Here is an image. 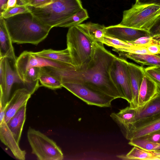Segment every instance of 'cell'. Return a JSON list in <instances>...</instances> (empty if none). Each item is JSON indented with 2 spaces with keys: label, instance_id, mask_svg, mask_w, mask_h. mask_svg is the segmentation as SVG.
<instances>
[{
  "label": "cell",
  "instance_id": "4fadbf2b",
  "mask_svg": "<svg viewBox=\"0 0 160 160\" xmlns=\"http://www.w3.org/2000/svg\"><path fill=\"white\" fill-rule=\"evenodd\" d=\"M31 95L29 91L24 87L18 89L14 92L8 102L4 117L6 123L22 106L27 102Z\"/></svg>",
  "mask_w": 160,
  "mask_h": 160
},
{
  "label": "cell",
  "instance_id": "e0dca14e",
  "mask_svg": "<svg viewBox=\"0 0 160 160\" xmlns=\"http://www.w3.org/2000/svg\"><path fill=\"white\" fill-rule=\"evenodd\" d=\"M134 123L160 114V93L143 106L136 108Z\"/></svg>",
  "mask_w": 160,
  "mask_h": 160
},
{
  "label": "cell",
  "instance_id": "d4e9b609",
  "mask_svg": "<svg viewBox=\"0 0 160 160\" xmlns=\"http://www.w3.org/2000/svg\"><path fill=\"white\" fill-rule=\"evenodd\" d=\"M125 56L142 66L148 65L160 67V56L151 54H138L129 53H125Z\"/></svg>",
  "mask_w": 160,
  "mask_h": 160
},
{
  "label": "cell",
  "instance_id": "e575fe53",
  "mask_svg": "<svg viewBox=\"0 0 160 160\" xmlns=\"http://www.w3.org/2000/svg\"><path fill=\"white\" fill-rule=\"evenodd\" d=\"M139 138L151 142L160 143V130Z\"/></svg>",
  "mask_w": 160,
  "mask_h": 160
},
{
  "label": "cell",
  "instance_id": "d590c367",
  "mask_svg": "<svg viewBox=\"0 0 160 160\" xmlns=\"http://www.w3.org/2000/svg\"><path fill=\"white\" fill-rule=\"evenodd\" d=\"M147 48L151 54L160 56V39H156L154 42Z\"/></svg>",
  "mask_w": 160,
  "mask_h": 160
},
{
  "label": "cell",
  "instance_id": "3957f363",
  "mask_svg": "<svg viewBox=\"0 0 160 160\" xmlns=\"http://www.w3.org/2000/svg\"><path fill=\"white\" fill-rule=\"evenodd\" d=\"M28 7L37 19L52 28L57 27L83 8L80 0H53L51 3L42 8Z\"/></svg>",
  "mask_w": 160,
  "mask_h": 160
},
{
  "label": "cell",
  "instance_id": "7c38bea8",
  "mask_svg": "<svg viewBox=\"0 0 160 160\" xmlns=\"http://www.w3.org/2000/svg\"><path fill=\"white\" fill-rule=\"evenodd\" d=\"M9 60L7 58H5V88L3 94H0V108L5 107L9 101L13 85L16 83H22L23 85V82L18 75L14 67L13 68L11 66Z\"/></svg>",
  "mask_w": 160,
  "mask_h": 160
},
{
  "label": "cell",
  "instance_id": "cb8c5ba5",
  "mask_svg": "<svg viewBox=\"0 0 160 160\" xmlns=\"http://www.w3.org/2000/svg\"><path fill=\"white\" fill-rule=\"evenodd\" d=\"M40 68L35 67L27 70L23 81L24 87L28 89L31 95L40 87L39 78Z\"/></svg>",
  "mask_w": 160,
  "mask_h": 160
},
{
  "label": "cell",
  "instance_id": "52a82bcc",
  "mask_svg": "<svg viewBox=\"0 0 160 160\" xmlns=\"http://www.w3.org/2000/svg\"><path fill=\"white\" fill-rule=\"evenodd\" d=\"M63 87L87 104L101 107H110L114 98L84 84L64 82Z\"/></svg>",
  "mask_w": 160,
  "mask_h": 160
},
{
  "label": "cell",
  "instance_id": "d6986e66",
  "mask_svg": "<svg viewBox=\"0 0 160 160\" xmlns=\"http://www.w3.org/2000/svg\"><path fill=\"white\" fill-rule=\"evenodd\" d=\"M27 103L22 106L7 123L16 140L19 144L26 120Z\"/></svg>",
  "mask_w": 160,
  "mask_h": 160
},
{
  "label": "cell",
  "instance_id": "6da1fadb",
  "mask_svg": "<svg viewBox=\"0 0 160 160\" xmlns=\"http://www.w3.org/2000/svg\"><path fill=\"white\" fill-rule=\"evenodd\" d=\"M117 58L106 49L103 43L97 42L92 58L86 66L78 69L53 68L51 71L62 83L84 84L115 99L122 98L110 75L111 66Z\"/></svg>",
  "mask_w": 160,
  "mask_h": 160
},
{
  "label": "cell",
  "instance_id": "f1b7e54d",
  "mask_svg": "<svg viewBox=\"0 0 160 160\" xmlns=\"http://www.w3.org/2000/svg\"><path fill=\"white\" fill-rule=\"evenodd\" d=\"M128 144L148 152L160 151V143L151 142L140 138L130 140Z\"/></svg>",
  "mask_w": 160,
  "mask_h": 160
},
{
  "label": "cell",
  "instance_id": "2e32d148",
  "mask_svg": "<svg viewBox=\"0 0 160 160\" xmlns=\"http://www.w3.org/2000/svg\"><path fill=\"white\" fill-rule=\"evenodd\" d=\"M12 42L7 28L4 19L0 17V58H7L14 65L16 58Z\"/></svg>",
  "mask_w": 160,
  "mask_h": 160
},
{
  "label": "cell",
  "instance_id": "4dcf8cb0",
  "mask_svg": "<svg viewBox=\"0 0 160 160\" xmlns=\"http://www.w3.org/2000/svg\"><path fill=\"white\" fill-rule=\"evenodd\" d=\"M145 74L157 84H160V71L155 67L149 66L144 68Z\"/></svg>",
  "mask_w": 160,
  "mask_h": 160
},
{
  "label": "cell",
  "instance_id": "9c48e42d",
  "mask_svg": "<svg viewBox=\"0 0 160 160\" xmlns=\"http://www.w3.org/2000/svg\"><path fill=\"white\" fill-rule=\"evenodd\" d=\"M128 62L125 59L117 57L111 66L110 75L122 98L126 100L130 105L132 102L133 96Z\"/></svg>",
  "mask_w": 160,
  "mask_h": 160
},
{
  "label": "cell",
  "instance_id": "60d3db41",
  "mask_svg": "<svg viewBox=\"0 0 160 160\" xmlns=\"http://www.w3.org/2000/svg\"><path fill=\"white\" fill-rule=\"evenodd\" d=\"M28 0H19L20 4L24 5Z\"/></svg>",
  "mask_w": 160,
  "mask_h": 160
},
{
  "label": "cell",
  "instance_id": "ba28073f",
  "mask_svg": "<svg viewBox=\"0 0 160 160\" xmlns=\"http://www.w3.org/2000/svg\"><path fill=\"white\" fill-rule=\"evenodd\" d=\"M13 66L23 82L26 71L32 68L52 67L61 69L75 68L72 64L39 57L36 55L34 52L26 51L20 54Z\"/></svg>",
  "mask_w": 160,
  "mask_h": 160
},
{
  "label": "cell",
  "instance_id": "ac0fdd59",
  "mask_svg": "<svg viewBox=\"0 0 160 160\" xmlns=\"http://www.w3.org/2000/svg\"><path fill=\"white\" fill-rule=\"evenodd\" d=\"M158 92L157 83L145 74L139 88L138 107L144 105Z\"/></svg>",
  "mask_w": 160,
  "mask_h": 160
},
{
  "label": "cell",
  "instance_id": "7402d4cb",
  "mask_svg": "<svg viewBox=\"0 0 160 160\" xmlns=\"http://www.w3.org/2000/svg\"><path fill=\"white\" fill-rule=\"evenodd\" d=\"M34 53L39 57L72 65L71 58L67 48L61 50H55L51 49H44Z\"/></svg>",
  "mask_w": 160,
  "mask_h": 160
},
{
  "label": "cell",
  "instance_id": "836d02e7",
  "mask_svg": "<svg viewBox=\"0 0 160 160\" xmlns=\"http://www.w3.org/2000/svg\"><path fill=\"white\" fill-rule=\"evenodd\" d=\"M53 0H28L24 4L28 7L41 8L51 3Z\"/></svg>",
  "mask_w": 160,
  "mask_h": 160
},
{
  "label": "cell",
  "instance_id": "b9f144b4",
  "mask_svg": "<svg viewBox=\"0 0 160 160\" xmlns=\"http://www.w3.org/2000/svg\"><path fill=\"white\" fill-rule=\"evenodd\" d=\"M158 92L160 93V84H157Z\"/></svg>",
  "mask_w": 160,
  "mask_h": 160
},
{
  "label": "cell",
  "instance_id": "8fae6325",
  "mask_svg": "<svg viewBox=\"0 0 160 160\" xmlns=\"http://www.w3.org/2000/svg\"><path fill=\"white\" fill-rule=\"evenodd\" d=\"M105 35L128 43L142 37L150 36L147 31L122 26L119 24L106 27Z\"/></svg>",
  "mask_w": 160,
  "mask_h": 160
},
{
  "label": "cell",
  "instance_id": "603a6c76",
  "mask_svg": "<svg viewBox=\"0 0 160 160\" xmlns=\"http://www.w3.org/2000/svg\"><path fill=\"white\" fill-rule=\"evenodd\" d=\"M39 80L42 86L52 90L63 87L60 78L48 70L45 67L40 68Z\"/></svg>",
  "mask_w": 160,
  "mask_h": 160
},
{
  "label": "cell",
  "instance_id": "f35d334b",
  "mask_svg": "<svg viewBox=\"0 0 160 160\" xmlns=\"http://www.w3.org/2000/svg\"><path fill=\"white\" fill-rule=\"evenodd\" d=\"M8 0H0V14L4 11Z\"/></svg>",
  "mask_w": 160,
  "mask_h": 160
},
{
  "label": "cell",
  "instance_id": "4316f807",
  "mask_svg": "<svg viewBox=\"0 0 160 160\" xmlns=\"http://www.w3.org/2000/svg\"><path fill=\"white\" fill-rule=\"evenodd\" d=\"M89 18L87 10L83 8L58 24L57 27L69 28L77 26Z\"/></svg>",
  "mask_w": 160,
  "mask_h": 160
},
{
  "label": "cell",
  "instance_id": "ab89813d",
  "mask_svg": "<svg viewBox=\"0 0 160 160\" xmlns=\"http://www.w3.org/2000/svg\"><path fill=\"white\" fill-rule=\"evenodd\" d=\"M155 157L158 158L160 160V151L150 152Z\"/></svg>",
  "mask_w": 160,
  "mask_h": 160
},
{
  "label": "cell",
  "instance_id": "1f68e13d",
  "mask_svg": "<svg viewBox=\"0 0 160 160\" xmlns=\"http://www.w3.org/2000/svg\"><path fill=\"white\" fill-rule=\"evenodd\" d=\"M156 40L151 36H146L140 38L131 43L135 46L147 47L154 42Z\"/></svg>",
  "mask_w": 160,
  "mask_h": 160
},
{
  "label": "cell",
  "instance_id": "5bb4252c",
  "mask_svg": "<svg viewBox=\"0 0 160 160\" xmlns=\"http://www.w3.org/2000/svg\"><path fill=\"white\" fill-rule=\"evenodd\" d=\"M128 67L133 96L132 102L129 106L136 108L138 107L139 88L145 74L144 68L128 62Z\"/></svg>",
  "mask_w": 160,
  "mask_h": 160
},
{
  "label": "cell",
  "instance_id": "277c9868",
  "mask_svg": "<svg viewBox=\"0 0 160 160\" xmlns=\"http://www.w3.org/2000/svg\"><path fill=\"white\" fill-rule=\"evenodd\" d=\"M95 43L77 26L69 28L67 34V48L72 65L78 69L86 66L93 57Z\"/></svg>",
  "mask_w": 160,
  "mask_h": 160
},
{
  "label": "cell",
  "instance_id": "8992f818",
  "mask_svg": "<svg viewBox=\"0 0 160 160\" xmlns=\"http://www.w3.org/2000/svg\"><path fill=\"white\" fill-rule=\"evenodd\" d=\"M32 153L40 160H62L63 153L52 140L39 131L29 127L27 133Z\"/></svg>",
  "mask_w": 160,
  "mask_h": 160
},
{
  "label": "cell",
  "instance_id": "7a4b0ae2",
  "mask_svg": "<svg viewBox=\"0 0 160 160\" xmlns=\"http://www.w3.org/2000/svg\"><path fill=\"white\" fill-rule=\"evenodd\" d=\"M4 20L13 43L37 45L47 38L52 28L40 21L31 12Z\"/></svg>",
  "mask_w": 160,
  "mask_h": 160
},
{
  "label": "cell",
  "instance_id": "5b68a950",
  "mask_svg": "<svg viewBox=\"0 0 160 160\" xmlns=\"http://www.w3.org/2000/svg\"><path fill=\"white\" fill-rule=\"evenodd\" d=\"M160 16V6L135 3L130 9L123 12L119 24L126 27L148 31Z\"/></svg>",
  "mask_w": 160,
  "mask_h": 160
},
{
  "label": "cell",
  "instance_id": "83f0119b",
  "mask_svg": "<svg viewBox=\"0 0 160 160\" xmlns=\"http://www.w3.org/2000/svg\"><path fill=\"white\" fill-rule=\"evenodd\" d=\"M101 43L113 47L114 48L113 50L114 51L122 52L134 46L131 43L126 42L106 35L102 38Z\"/></svg>",
  "mask_w": 160,
  "mask_h": 160
},
{
  "label": "cell",
  "instance_id": "7bdbcfd3",
  "mask_svg": "<svg viewBox=\"0 0 160 160\" xmlns=\"http://www.w3.org/2000/svg\"><path fill=\"white\" fill-rule=\"evenodd\" d=\"M155 67L157 69H158V70L160 71V67Z\"/></svg>",
  "mask_w": 160,
  "mask_h": 160
},
{
  "label": "cell",
  "instance_id": "484cf974",
  "mask_svg": "<svg viewBox=\"0 0 160 160\" xmlns=\"http://www.w3.org/2000/svg\"><path fill=\"white\" fill-rule=\"evenodd\" d=\"M117 157L122 160H160L150 152L137 147L133 148L126 155H118Z\"/></svg>",
  "mask_w": 160,
  "mask_h": 160
},
{
  "label": "cell",
  "instance_id": "8d00e7d4",
  "mask_svg": "<svg viewBox=\"0 0 160 160\" xmlns=\"http://www.w3.org/2000/svg\"><path fill=\"white\" fill-rule=\"evenodd\" d=\"M135 3L140 5L154 4L160 6V0H136Z\"/></svg>",
  "mask_w": 160,
  "mask_h": 160
},
{
  "label": "cell",
  "instance_id": "d6a6232c",
  "mask_svg": "<svg viewBox=\"0 0 160 160\" xmlns=\"http://www.w3.org/2000/svg\"><path fill=\"white\" fill-rule=\"evenodd\" d=\"M150 36L154 38H160V16L155 21L148 31Z\"/></svg>",
  "mask_w": 160,
  "mask_h": 160
},
{
  "label": "cell",
  "instance_id": "74e56055",
  "mask_svg": "<svg viewBox=\"0 0 160 160\" xmlns=\"http://www.w3.org/2000/svg\"><path fill=\"white\" fill-rule=\"evenodd\" d=\"M18 1H19V0H8L6 4L5 11L10 8L13 7L18 4H19Z\"/></svg>",
  "mask_w": 160,
  "mask_h": 160
},
{
  "label": "cell",
  "instance_id": "ffe728a7",
  "mask_svg": "<svg viewBox=\"0 0 160 160\" xmlns=\"http://www.w3.org/2000/svg\"><path fill=\"white\" fill-rule=\"evenodd\" d=\"M136 112V108L128 107L118 113H112L110 117L122 132L133 123Z\"/></svg>",
  "mask_w": 160,
  "mask_h": 160
},
{
  "label": "cell",
  "instance_id": "9a60e30c",
  "mask_svg": "<svg viewBox=\"0 0 160 160\" xmlns=\"http://www.w3.org/2000/svg\"><path fill=\"white\" fill-rule=\"evenodd\" d=\"M0 139L1 141L11 151L17 159L25 160L26 152L22 150L8 127L4 119L0 123Z\"/></svg>",
  "mask_w": 160,
  "mask_h": 160
},
{
  "label": "cell",
  "instance_id": "44dd1931",
  "mask_svg": "<svg viewBox=\"0 0 160 160\" xmlns=\"http://www.w3.org/2000/svg\"><path fill=\"white\" fill-rule=\"evenodd\" d=\"M77 26L95 43L101 42L105 35L106 27L103 25L88 22Z\"/></svg>",
  "mask_w": 160,
  "mask_h": 160
},
{
  "label": "cell",
  "instance_id": "30bf717a",
  "mask_svg": "<svg viewBox=\"0 0 160 160\" xmlns=\"http://www.w3.org/2000/svg\"><path fill=\"white\" fill-rule=\"evenodd\" d=\"M160 130V114L133 123L122 132L129 141Z\"/></svg>",
  "mask_w": 160,
  "mask_h": 160
},
{
  "label": "cell",
  "instance_id": "f546056e",
  "mask_svg": "<svg viewBox=\"0 0 160 160\" xmlns=\"http://www.w3.org/2000/svg\"><path fill=\"white\" fill-rule=\"evenodd\" d=\"M30 12V11L28 6L24 4H18L16 6L10 8L0 14V17L6 19L18 14Z\"/></svg>",
  "mask_w": 160,
  "mask_h": 160
}]
</instances>
